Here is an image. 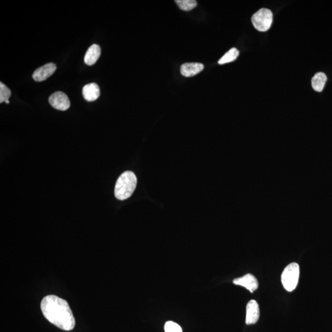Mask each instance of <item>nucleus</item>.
Returning a JSON list of instances; mask_svg holds the SVG:
<instances>
[{"mask_svg": "<svg viewBox=\"0 0 332 332\" xmlns=\"http://www.w3.org/2000/svg\"><path fill=\"white\" fill-rule=\"evenodd\" d=\"M300 267L297 263H292L285 268L281 276L283 286L288 291L295 290L298 285Z\"/></svg>", "mask_w": 332, "mask_h": 332, "instance_id": "3", "label": "nucleus"}, {"mask_svg": "<svg viewBox=\"0 0 332 332\" xmlns=\"http://www.w3.org/2000/svg\"><path fill=\"white\" fill-rule=\"evenodd\" d=\"M204 66L203 63L198 62L186 63L180 67L181 75L186 77L195 76L203 70Z\"/></svg>", "mask_w": 332, "mask_h": 332, "instance_id": "9", "label": "nucleus"}, {"mask_svg": "<svg viewBox=\"0 0 332 332\" xmlns=\"http://www.w3.org/2000/svg\"><path fill=\"white\" fill-rule=\"evenodd\" d=\"M165 332H183L180 325L173 321H167L164 325Z\"/></svg>", "mask_w": 332, "mask_h": 332, "instance_id": "16", "label": "nucleus"}, {"mask_svg": "<svg viewBox=\"0 0 332 332\" xmlns=\"http://www.w3.org/2000/svg\"><path fill=\"white\" fill-rule=\"evenodd\" d=\"M273 13L270 10L262 8L253 14L252 22L254 27L260 31H267L270 29L273 22Z\"/></svg>", "mask_w": 332, "mask_h": 332, "instance_id": "4", "label": "nucleus"}, {"mask_svg": "<svg viewBox=\"0 0 332 332\" xmlns=\"http://www.w3.org/2000/svg\"><path fill=\"white\" fill-rule=\"evenodd\" d=\"M259 317L260 309L258 303L255 300H250L247 305L245 323L247 325L255 324L258 321Z\"/></svg>", "mask_w": 332, "mask_h": 332, "instance_id": "8", "label": "nucleus"}, {"mask_svg": "<svg viewBox=\"0 0 332 332\" xmlns=\"http://www.w3.org/2000/svg\"><path fill=\"white\" fill-rule=\"evenodd\" d=\"M5 102L7 103H8V104H9V103H10V101H9V100H7V101H6Z\"/></svg>", "mask_w": 332, "mask_h": 332, "instance_id": "17", "label": "nucleus"}, {"mask_svg": "<svg viewBox=\"0 0 332 332\" xmlns=\"http://www.w3.org/2000/svg\"><path fill=\"white\" fill-rule=\"evenodd\" d=\"M239 51L236 48H233L227 52L222 58L218 60V64L224 65L225 63L232 62L238 58Z\"/></svg>", "mask_w": 332, "mask_h": 332, "instance_id": "13", "label": "nucleus"}, {"mask_svg": "<svg viewBox=\"0 0 332 332\" xmlns=\"http://www.w3.org/2000/svg\"><path fill=\"white\" fill-rule=\"evenodd\" d=\"M175 3L180 10L186 11H191L197 6L195 0H177Z\"/></svg>", "mask_w": 332, "mask_h": 332, "instance_id": "14", "label": "nucleus"}, {"mask_svg": "<svg viewBox=\"0 0 332 332\" xmlns=\"http://www.w3.org/2000/svg\"><path fill=\"white\" fill-rule=\"evenodd\" d=\"M100 88L96 83L88 84L83 88V97L88 102L96 100L100 96Z\"/></svg>", "mask_w": 332, "mask_h": 332, "instance_id": "10", "label": "nucleus"}, {"mask_svg": "<svg viewBox=\"0 0 332 332\" xmlns=\"http://www.w3.org/2000/svg\"><path fill=\"white\" fill-rule=\"evenodd\" d=\"M233 283L235 285L246 288L251 293H253L259 287L257 279L251 274H247L241 278L234 279Z\"/></svg>", "mask_w": 332, "mask_h": 332, "instance_id": "7", "label": "nucleus"}, {"mask_svg": "<svg viewBox=\"0 0 332 332\" xmlns=\"http://www.w3.org/2000/svg\"><path fill=\"white\" fill-rule=\"evenodd\" d=\"M41 309L45 318L62 330L70 331L75 326V319L68 303L55 296L42 300Z\"/></svg>", "mask_w": 332, "mask_h": 332, "instance_id": "1", "label": "nucleus"}, {"mask_svg": "<svg viewBox=\"0 0 332 332\" xmlns=\"http://www.w3.org/2000/svg\"><path fill=\"white\" fill-rule=\"evenodd\" d=\"M11 91L7 86L2 82L0 83V103L5 102L10 99Z\"/></svg>", "mask_w": 332, "mask_h": 332, "instance_id": "15", "label": "nucleus"}, {"mask_svg": "<svg viewBox=\"0 0 332 332\" xmlns=\"http://www.w3.org/2000/svg\"><path fill=\"white\" fill-rule=\"evenodd\" d=\"M56 69L57 66L55 63H47L34 71L32 75L33 79L38 82H43L50 77L56 71Z\"/></svg>", "mask_w": 332, "mask_h": 332, "instance_id": "6", "label": "nucleus"}, {"mask_svg": "<svg viewBox=\"0 0 332 332\" xmlns=\"http://www.w3.org/2000/svg\"><path fill=\"white\" fill-rule=\"evenodd\" d=\"M49 102L53 108L59 110L65 111L70 106L68 96L61 91H57L52 94L49 98Z\"/></svg>", "mask_w": 332, "mask_h": 332, "instance_id": "5", "label": "nucleus"}, {"mask_svg": "<svg viewBox=\"0 0 332 332\" xmlns=\"http://www.w3.org/2000/svg\"><path fill=\"white\" fill-rule=\"evenodd\" d=\"M101 54V49L99 45L94 44L89 47L85 54V62L86 64L91 66L96 63Z\"/></svg>", "mask_w": 332, "mask_h": 332, "instance_id": "11", "label": "nucleus"}, {"mask_svg": "<svg viewBox=\"0 0 332 332\" xmlns=\"http://www.w3.org/2000/svg\"><path fill=\"white\" fill-rule=\"evenodd\" d=\"M327 82V77L324 73L319 72L314 75L312 79V86L314 90L317 92H321L324 88V86Z\"/></svg>", "mask_w": 332, "mask_h": 332, "instance_id": "12", "label": "nucleus"}, {"mask_svg": "<svg viewBox=\"0 0 332 332\" xmlns=\"http://www.w3.org/2000/svg\"><path fill=\"white\" fill-rule=\"evenodd\" d=\"M137 178L134 172L126 171L118 178L115 188V196L123 201L131 197L136 189Z\"/></svg>", "mask_w": 332, "mask_h": 332, "instance_id": "2", "label": "nucleus"}]
</instances>
